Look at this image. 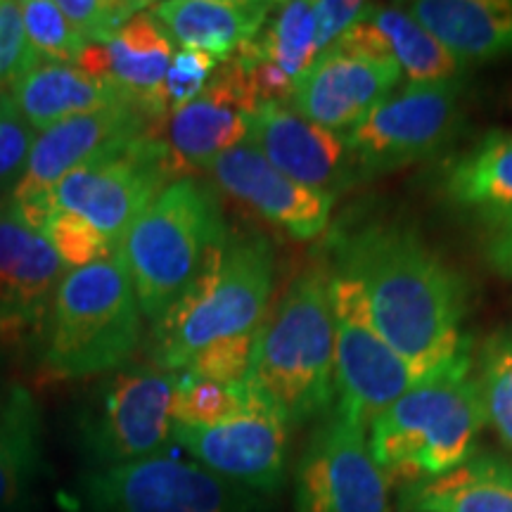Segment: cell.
Segmentation results:
<instances>
[{
    "label": "cell",
    "instance_id": "1",
    "mask_svg": "<svg viewBox=\"0 0 512 512\" xmlns=\"http://www.w3.org/2000/svg\"><path fill=\"white\" fill-rule=\"evenodd\" d=\"M335 266L361 283L384 342L427 377H437L472 342L463 332L470 285L411 226L375 221L335 240Z\"/></svg>",
    "mask_w": 512,
    "mask_h": 512
},
{
    "label": "cell",
    "instance_id": "2",
    "mask_svg": "<svg viewBox=\"0 0 512 512\" xmlns=\"http://www.w3.org/2000/svg\"><path fill=\"white\" fill-rule=\"evenodd\" d=\"M486 425L470 354L377 415L368 448L389 486L403 489L467 463Z\"/></svg>",
    "mask_w": 512,
    "mask_h": 512
},
{
    "label": "cell",
    "instance_id": "3",
    "mask_svg": "<svg viewBox=\"0 0 512 512\" xmlns=\"http://www.w3.org/2000/svg\"><path fill=\"white\" fill-rule=\"evenodd\" d=\"M247 382L290 425L328 411L335 399L330 268L311 266L292 280L256 332Z\"/></svg>",
    "mask_w": 512,
    "mask_h": 512
},
{
    "label": "cell",
    "instance_id": "4",
    "mask_svg": "<svg viewBox=\"0 0 512 512\" xmlns=\"http://www.w3.org/2000/svg\"><path fill=\"white\" fill-rule=\"evenodd\" d=\"M273 280L271 242L261 235H228L188 290L155 323V366L178 373L216 339L259 330Z\"/></svg>",
    "mask_w": 512,
    "mask_h": 512
},
{
    "label": "cell",
    "instance_id": "5",
    "mask_svg": "<svg viewBox=\"0 0 512 512\" xmlns=\"http://www.w3.org/2000/svg\"><path fill=\"white\" fill-rule=\"evenodd\" d=\"M143 313L124 249L67 271L50 306L43 370L53 380H83L124 368L140 342Z\"/></svg>",
    "mask_w": 512,
    "mask_h": 512
},
{
    "label": "cell",
    "instance_id": "6",
    "mask_svg": "<svg viewBox=\"0 0 512 512\" xmlns=\"http://www.w3.org/2000/svg\"><path fill=\"white\" fill-rule=\"evenodd\" d=\"M228 235L226 216L209 185L190 176L166 185L121 242L140 313L157 323Z\"/></svg>",
    "mask_w": 512,
    "mask_h": 512
},
{
    "label": "cell",
    "instance_id": "7",
    "mask_svg": "<svg viewBox=\"0 0 512 512\" xmlns=\"http://www.w3.org/2000/svg\"><path fill=\"white\" fill-rule=\"evenodd\" d=\"M178 373L157 366L114 370L83 401L76 430L93 470H107L162 453L174 430Z\"/></svg>",
    "mask_w": 512,
    "mask_h": 512
},
{
    "label": "cell",
    "instance_id": "8",
    "mask_svg": "<svg viewBox=\"0 0 512 512\" xmlns=\"http://www.w3.org/2000/svg\"><path fill=\"white\" fill-rule=\"evenodd\" d=\"M330 302L335 318L337 413L368 430L377 415L434 377L420 373L384 342L361 283L339 266L330 268Z\"/></svg>",
    "mask_w": 512,
    "mask_h": 512
},
{
    "label": "cell",
    "instance_id": "9",
    "mask_svg": "<svg viewBox=\"0 0 512 512\" xmlns=\"http://www.w3.org/2000/svg\"><path fill=\"white\" fill-rule=\"evenodd\" d=\"M463 76L406 83L344 133L356 178H375L430 159L458 136L465 121Z\"/></svg>",
    "mask_w": 512,
    "mask_h": 512
},
{
    "label": "cell",
    "instance_id": "10",
    "mask_svg": "<svg viewBox=\"0 0 512 512\" xmlns=\"http://www.w3.org/2000/svg\"><path fill=\"white\" fill-rule=\"evenodd\" d=\"M188 174L155 133L102 152L57 183V209L69 211L98 228L114 247L166 185Z\"/></svg>",
    "mask_w": 512,
    "mask_h": 512
},
{
    "label": "cell",
    "instance_id": "11",
    "mask_svg": "<svg viewBox=\"0 0 512 512\" xmlns=\"http://www.w3.org/2000/svg\"><path fill=\"white\" fill-rule=\"evenodd\" d=\"M83 512H259L261 496L200 463L155 453L79 479Z\"/></svg>",
    "mask_w": 512,
    "mask_h": 512
},
{
    "label": "cell",
    "instance_id": "12",
    "mask_svg": "<svg viewBox=\"0 0 512 512\" xmlns=\"http://www.w3.org/2000/svg\"><path fill=\"white\" fill-rule=\"evenodd\" d=\"M297 512H392L389 482L361 425L330 415L311 434L294 482Z\"/></svg>",
    "mask_w": 512,
    "mask_h": 512
},
{
    "label": "cell",
    "instance_id": "13",
    "mask_svg": "<svg viewBox=\"0 0 512 512\" xmlns=\"http://www.w3.org/2000/svg\"><path fill=\"white\" fill-rule=\"evenodd\" d=\"M292 425L271 403L211 427L174 422L171 441L200 465L259 496H271L285 479Z\"/></svg>",
    "mask_w": 512,
    "mask_h": 512
},
{
    "label": "cell",
    "instance_id": "14",
    "mask_svg": "<svg viewBox=\"0 0 512 512\" xmlns=\"http://www.w3.org/2000/svg\"><path fill=\"white\" fill-rule=\"evenodd\" d=\"M67 268L43 235L0 202V342L8 347L46 335L50 306Z\"/></svg>",
    "mask_w": 512,
    "mask_h": 512
},
{
    "label": "cell",
    "instance_id": "15",
    "mask_svg": "<svg viewBox=\"0 0 512 512\" xmlns=\"http://www.w3.org/2000/svg\"><path fill=\"white\" fill-rule=\"evenodd\" d=\"M261 102L235 57L216 69L207 88L169 117L166 145L181 169H209L223 152L249 140L252 117Z\"/></svg>",
    "mask_w": 512,
    "mask_h": 512
},
{
    "label": "cell",
    "instance_id": "16",
    "mask_svg": "<svg viewBox=\"0 0 512 512\" xmlns=\"http://www.w3.org/2000/svg\"><path fill=\"white\" fill-rule=\"evenodd\" d=\"M209 171L221 190L294 240H316L328 230L335 195L292 181L252 143L223 152Z\"/></svg>",
    "mask_w": 512,
    "mask_h": 512
},
{
    "label": "cell",
    "instance_id": "17",
    "mask_svg": "<svg viewBox=\"0 0 512 512\" xmlns=\"http://www.w3.org/2000/svg\"><path fill=\"white\" fill-rule=\"evenodd\" d=\"M247 143L275 169L311 190L337 195L356 181L342 133L304 119L287 102H266L254 112Z\"/></svg>",
    "mask_w": 512,
    "mask_h": 512
},
{
    "label": "cell",
    "instance_id": "18",
    "mask_svg": "<svg viewBox=\"0 0 512 512\" xmlns=\"http://www.w3.org/2000/svg\"><path fill=\"white\" fill-rule=\"evenodd\" d=\"M403 79L394 64L325 50L294 86L290 105L313 124L349 133L380 102L394 95Z\"/></svg>",
    "mask_w": 512,
    "mask_h": 512
},
{
    "label": "cell",
    "instance_id": "19",
    "mask_svg": "<svg viewBox=\"0 0 512 512\" xmlns=\"http://www.w3.org/2000/svg\"><path fill=\"white\" fill-rule=\"evenodd\" d=\"M332 50L394 64L408 83L458 79L467 69L437 36L401 8H373L368 17L339 38Z\"/></svg>",
    "mask_w": 512,
    "mask_h": 512
},
{
    "label": "cell",
    "instance_id": "20",
    "mask_svg": "<svg viewBox=\"0 0 512 512\" xmlns=\"http://www.w3.org/2000/svg\"><path fill=\"white\" fill-rule=\"evenodd\" d=\"M275 5L264 0H166L152 5V12L178 46L226 62L261 34Z\"/></svg>",
    "mask_w": 512,
    "mask_h": 512
},
{
    "label": "cell",
    "instance_id": "21",
    "mask_svg": "<svg viewBox=\"0 0 512 512\" xmlns=\"http://www.w3.org/2000/svg\"><path fill=\"white\" fill-rule=\"evenodd\" d=\"M408 12L465 67L512 57V0H418Z\"/></svg>",
    "mask_w": 512,
    "mask_h": 512
},
{
    "label": "cell",
    "instance_id": "22",
    "mask_svg": "<svg viewBox=\"0 0 512 512\" xmlns=\"http://www.w3.org/2000/svg\"><path fill=\"white\" fill-rule=\"evenodd\" d=\"M12 102L24 121L43 133L60 121L128 100L112 81L95 79L76 64L36 60L12 91Z\"/></svg>",
    "mask_w": 512,
    "mask_h": 512
},
{
    "label": "cell",
    "instance_id": "23",
    "mask_svg": "<svg viewBox=\"0 0 512 512\" xmlns=\"http://www.w3.org/2000/svg\"><path fill=\"white\" fill-rule=\"evenodd\" d=\"M105 50L114 86L147 117L162 119L159 91L176 55V41L152 12V5L138 12Z\"/></svg>",
    "mask_w": 512,
    "mask_h": 512
},
{
    "label": "cell",
    "instance_id": "24",
    "mask_svg": "<svg viewBox=\"0 0 512 512\" xmlns=\"http://www.w3.org/2000/svg\"><path fill=\"white\" fill-rule=\"evenodd\" d=\"M399 512H512V463L472 456L446 475L399 489Z\"/></svg>",
    "mask_w": 512,
    "mask_h": 512
},
{
    "label": "cell",
    "instance_id": "25",
    "mask_svg": "<svg viewBox=\"0 0 512 512\" xmlns=\"http://www.w3.org/2000/svg\"><path fill=\"white\" fill-rule=\"evenodd\" d=\"M43 470V415L22 384L0 394V512L29 501Z\"/></svg>",
    "mask_w": 512,
    "mask_h": 512
},
{
    "label": "cell",
    "instance_id": "26",
    "mask_svg": "<svg viewBox=\"0 0 512 512\" xmlns=\"http://www.w3.org/2000/svg\"><path fill=\"white\" fill-rule=\"evenodd\" d=\"M441 192L453 207L477 216L512 209V133L491 131L446 164Z\"/></svg>",
    "mask_w": 512,
    "mask_h": 512
},
{
    "label": "cell",
    "instance_id": "27",
    "mask_svg": "<svg viewBox=\"0 0 512 512\" xmlns=\"http://www.w3.org/2000/svg\"><path fill=\"white\" fill-rule=\"evenodd\" d=\"M259 60L273 64L294 86L320 57L316 12L311 0L275 5L266 27L245 46Z\"/></svg>",
    "mask_w": 512,
    "mask_h": 512
},
{
    "label": "cell",
    "instance_id": "28",
    "mask_svg": "<svg viewBox=\"0 0 512 512\" xmlns=\"http://www.w3.org/2000/svg\"><path fill=\"white\" fill-rule=\"evenodd\" d=\"M266 396L245 382L219 384L190 373H178L174 422L188 427H211L264 406Z\"/></svg>",
    "mask_w": 512,
    "mask_h": 512
},
{
    "label": "cell",
    "instance_id": "29",
    "mask_svg": "<svg viewBox=\"0 0 512 512\" xmlns=\"http://www.w3.org/2000/svg\"><path fill=\"white\" fill-rule=\"evenodd\" d=\"M475 380L486 422L512 451V328H501L484 339Z\"/></svg>",
    "mask_w": 512,
    "mask_h": 512
},
{
    "label": "cell",
    "instance_id": "30",
    "mask_svg": "<svg viewBox=\"0 0 512 512\" xmlns=\"http://www.w3.org/2000/svg\"><path fill=\"white\" fill-rule=\"evenodd\" d=\"M22 17L29 48L38 60L76 64L91 46L53 0H27Z\"/></svg>",
    "mask_w": 512,
    "mask_h": 512
},
{
    "label": "cell",
    "instance_id": "31",
    "mask_svg": "<svg viewBox=\"0 0 512 512\" xmlns=\"http://www.w3.org/2000/svg\"><path fill=\"white\" fill-rule=\"evenodd\" d=\"M43 238L48 240V245L53 247L57 259L62 261V266L67 271L91 266L95 261L105 259V256L114 252V245L98 228H93L88 221L62 209L55 211Z\"/></svg>",
    "mask_w": 512,
    "mask_h": 512
},
{
    "label": "cell",
    "instance_id": "32",
    "mask_svg": "<svg viewBox=\"0 0 512 512\" xmlns=\"http://www.w3.org/2000/svg\"><path fill=\"white\" fill-rule=\"evenodd\" d=\"M57 8L93 46H107L150 3L136 0H57Z\"/></svg>",
    "mask_w": 512,
    "mask_h": 512
},
{
    "label": "cell",
    "instance_id": "33",
    "mask_svg": "<svg viewBox=\"0 0 512 512\" xmlns=\"http://www.w3.org/2000/svg\"><path fill=\"white\" fill-rule=\"evenodd\" d=\"M216 69H219V60L216 57L190 48L176 50L169 72L164 76L162 91H159V110H162V117H171V114L195 100L207 88V83L216 74Z\"/></svg>",
    "mask_w": 512,
    "mask_h": 512
},
{
    "label": "cell",
    "instance_id": "34",
    "mask_svg": "<svg viewBox=\"0 0 512 512\" xmlns=\"http://www.w3.org/2000/svg\"><path fill=\"white\" fill-rule=\"evenodd\" d=\"M256 332H252V335L216 339V342L207 344L200 354L192 358L183 373H190L195 377H202V380L219 384L245 382L249 368H252Z\"/></svg>",
    "mask_w": 512,
    "mask_h": 512
},
{
    "label": "cell",
    "instance_id": "35",
    "mask_svg": "<svg viewBox=\"0 0 512 512\" xmlns=\"http://www.w3.org/2000/svg\"><path fill=\"white\" fill-rule=\"evenodd\" d=\"M36 60L24 31L22 3L0 0V98L12 95Z\"/></svg>",
    "mask_w": 512,
    "mask_h": 512
},
{
    "label": "cell",
    "instance_id": "36",
    "mask_svg": "<svg viewBox=\"0 0 512 512\" xmlns=\"http://www.w3.org/2000/svg\"><path fill=\"white\" fill-rule=\"evenodd\" d=\"M36 131L24 121L12 95L0 98V192L15 188L27 171Z\"/></svg>",
    "mask_w": 512,
    "mask_h": 512
},
{
    "label": "cell",
    "instance_id": "37",
    "mask_svg": "<svg viewBox=\"0 0 512 512\" xmlns=\"http://www.w3.org/2000/svg\"><path fill=\"white\" fill-rule=\"evenodd\" d=\"M373 8L375 5L358 3V0H313L320 55L335 46L356 22L368 17Z\"/></svg>",
    "mask_w": 512,
    "mask_h": 512
},
{
    "label": "cell",
    "instance_id": "38",
    "mask_svg": "<svg viewBox=\"0 0 512 512\" xmlns=\"http://www.w3.org/2000/svg\"><path fill=\"white\" fill-rule=\"evenodd\" d=\"M482 223V254L494 273L512 280V209L479 216Z\"/></svg>",
    "mask_w": 512,
    "mask_h": 512
}]
</instances>
